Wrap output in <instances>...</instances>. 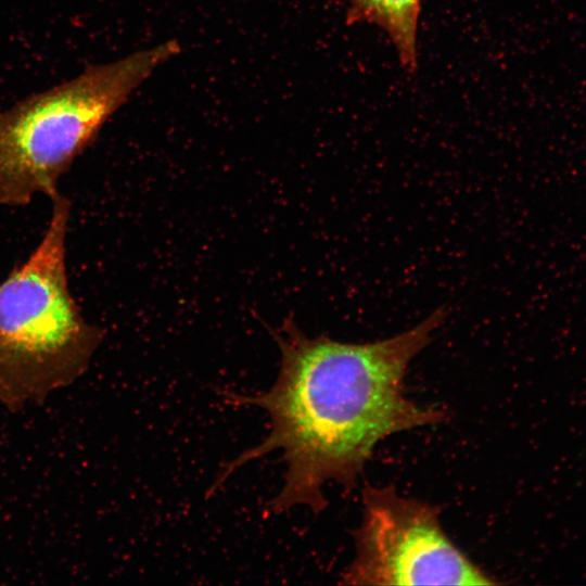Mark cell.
Returning <instances> with one entry per match:
<instances>
[{"label": "cell", "instance_id": "obj_5", "mask_svg": "<svg viewBox=\"0 0 586 586\" xmlns=\"http://www.w3.org/2000/svg\"><path fill=\"white\" fill-rule=\"evenodd\" d=\"M346 23L380 27L392 40L402 67L415 74L418 67L417 30L421 0H347Z\"/></svg>", "mask_w": 586, "mask_h": 586}, {"label": "cell", "instance_id": "obj_2", "mask_svg": "<svg viewBox=\"0 0 586 586\" xmlns=\"http://www.w3.org/2000/svg\"><path fill=\"white\" fill-rule=\"evenodd\" d=\"M48 226L28 257L0 282V406L42 405L88 370L104 334L73 296L66 268L71 202L51 199Z\"/></svg>", "mask_w": 586, "mask_h": 586}, {"label": "cell", "instance_id": "obj_3", "mask_svg": "<svg viewBox=\"0 0 586 586\" xmlns=\"http://www.w3.org/2000/svg\"><path fill=\"white\" fill-rule=\"evenodd\" d=\"M180 52L176 40L86 67L0 112V205L23 207L51 199L60 179L107 119L163 63Z\"/></svg>", "mask_w": 586, "mask_h": 586}, {"label": "cell", "instance_id": "obj_1", "mask_svg": "<svg viewBox=\"0 0 586 586\" xmlns=\"http://www.w3.org/2000/svg\"><path fill=\"white\" fill-rule=\"evenodd\" d=\"M446 316L438 308L400 334L364 344L308 337L288 318L273 332L281 361L272 386L253 395L227 394L230 404L263 409L269 433L228 462L208 493L238 468L279 449L286 470L267 509L281 513L306 506L318 513L327 507L324 485L355 487L378 443L444 422L445 411L406 396L405 377Z\"/></svg>", "mask_w": 586, "mask_h": 586}, {"label": "cell", "instance_id": "obj_4", "mask_svg": "<svg viewBox=\"0 0 586 586\" xmlns=\"http://www.w3.org/2000/svg\"><path fill=\"white\" fill-rule=\"evenodd\" d=\"M347 585H495L448 537L440 510L403 496L392 485H367L362 518L353 532Z\"/></svg>", "mask_w": 586, "mask_h": 586}]
</instances>
